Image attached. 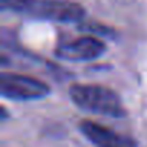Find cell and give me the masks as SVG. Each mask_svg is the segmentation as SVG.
<instances>
[{"mask_svg": "<svg viewBox=\"0 0 147 147\" xmlns=\"http://www.w3.org/2000/svg\"><path fill=\"white\" fill-rule=\"evenodd\" d=\"M69 97L77 107L88 113L108 117L125 115V108L120 95L114 90L102 85H72L69 88Z\"/></svg>", "mask_w": 147, "mask_h": 147, "instance_id": "6da1fadb", "label": "cell"}, {"mask_svg": "<svg viewBox=\"0 0 147 147\" xmlns=\"http://www.w3.org/2000/svg\"><path fill=\"white\" fill-rule=\"evenodd\" d=\"M49 92V85L38 78L12 72H3L0 75V94L3 98L13 101H32L40 100Z\"/></svg>", "mask_w": 147, "mask_h": 147, "instance_id": "7a4b0ae2", "label": "cell"}, {"mask_svg": "<svg viewBox=\"0 0 147 147\" xmlns=\"http://www.w3.org/2000/svg\"><path fill=\"white\" fill-rule=\"evenodd\" d=\"M25 15L58 23H74L84 19L85 9L66 0H29Z\"/></svg>", "mask_w": 147, "mask_h": 147, "instance_id": "3957f363", "label": "cell"}, {"mask_svg": "<svg viewBox=\"0 0 147 147\" xmlns=\"http://www.w3.org/2000/svg\"><path fill=\"white\" fill-rule=\"evenodd\" d=\"M104 52H105L104 42L92 35H87L59 45L56 49V56L65 61L84 62V61H94L100 58Z\"/></svg>", "mask_w": 147, "mask_h": 147, "instance_id": "277c9868", "label": "cell"}, {"mask_svg": "<svg viewBox=\"0 0 147 147\" xmlns=\"http://www.w3.org/2000/svg\"><path fill=\"white\" fill-rule=\"evenodd\" d=\"M82 134L98 147H136V143L101 124L94 121H82L80 124Z\"/></svg>", "mask_w": 147, "mask_h": 147, "instance_id": "5b68a950", "label": "cell"}, {"mask_svg": "<svg viewBox=\"0 0 147 147\" xmlns=\"http://www.w3.org/2000/svg\"><path fill=\"white\" fill-rule=\"evenodd\" d=\"M29 0H0L2 10H10L16 13H25Z\"/></svg>", "mask_w": 147, "mask_h": 147, "instance_id": "8992f818", "label": "cell"}, {"mask_svg": "<svg viewBox=\"0 0 147 147\" xmlns=\"http://www.w3.org/2000/svg\"><path fill=\"white\" fill-rule=\"evenodd\" d=\"M88 30H91V32H95V30H98V29H97V28H92V26H90V28H88ZM100 32H101L102 35L108 33V30H107L105 28H101V29H100Z\"/></svg>", "mask_w": 147, "mask_h": 147, "instance_id": "52a82bcc", "label": "cell"}]
</instances>
